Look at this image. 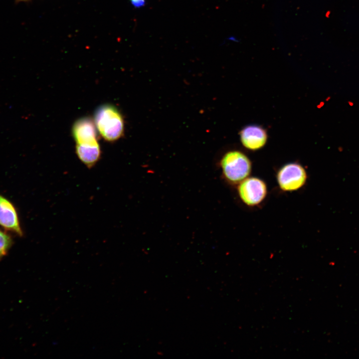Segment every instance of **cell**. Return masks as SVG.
<instances>
[{"label": "cell", "mask_w": 359, "mask_h": 359, "mask_svg": "<svg viewBox=\"0 0 359 359\" xmlns=\"http://www.w3.org/2000/svg\"><path fill=\"white\" fill-rule=\"evenodd\" d=\"M0 225L17 235H23L16 210L12 203L0 194Z\"/></svg>", "instance_id": "cell-6"}, {"label": "cell", "mask_w": 359, "mask_h": 359, "mask_svg": "<svg viewBox=\"0 0 359 359\" xmlns=\"http://www.w3.org/2000/svg\"><path fill=\"white\" fill-rule=\"evenodd\" d=\"M308 174L305 168L296 162L287 163L277 171L276 179L279 188L285 192L297 191L307 181Z\"/></svg>", "instance_id": "cell-3"}, {"label": "cell", "mask_w": 359, "mask_h": 359, "mask_svg": "<svg viewBox=\"0 0 359 359\" xmlns=\"http://www.w3.org/2000/svg\"><path fill=\"white\" fill-rule=\"evenodd\" d=\"M132 5L137 8L143 6L145 4V0H129Z\"/></svg>", "instance_id": "cell-10"}, {"label": "cell", "mask_w": 359, "mask_h": 359, "mask_svg": "<svg viewBox=\"0 0 359 359\" xmlns=\"http://www.w3.org/2000/svg\"><path fill=\"white\" fill-rule=\"evenodd\" d=\"M94 123L101 136L108 141H116L123 134V117L119 110L112 105H103L97 109Z\"/></svg>", "instance_id": "cell-1"}, {"label": "cell", "mask_w": 359, "mask_h": 359, "mask_svg": "<svg viewBox=\"0 0 359 359\" xmlns=\"http://www.w3.org/2000/svg\"><path fill=\"white\" fill-rule=\"evenodd\" d=\"M225 179L230 183L238 184L248 177L252 171V163L243 152L234 150L225 153L220 161Z\"/></svg>", "instance_id": "cell-2"}, {"label": "cell", "mask_w": 359, "mask_h": 359, "mask_svg": "<svg viewBox=\"0 0 359 359\" xmlns=\"http://www.w3.org/2000/svg\"><path fill=\"white\" fill-rule=\"evenodd\" d=\"M12 243L11 236L0 229V260L7 254Z\"/></svg>", "instance_id": "cell-9"}, {"label": "cell", "mask_w": 359, "mask_h": 359, "mask_svg": "<svg viewBox=\"0 0 359 359\" xmlns=\"http://www.w3.org/2000/svg\"><path fill=\"white\" fill-rule=\"evenodd\" d=\"M76 153L79 160L88 168H91L99 161L101 156V150L98 143L76 144Z\"/></svg>", "instance_id": "cell-8"}, {"label": "cell", "mask_w": 359, "mask_h": 359, "mask_svg": "<svg viewBox=\"0 0 359 359\" xmlns=\"http://www.w3.org/2000/svg\"><path fill=\"white\" fill-rule=\"evenodd\" d=\"M30 0H15L17 2H21V1H28Z\"/></svg>", "instance_id": "cell-11"}, {"label": "cell", "mask_w": 359, "mask_h": 359, "mask_svg": "<svg viewBox=\"0 0 359 359\" xmlns=\"http://www.w3.org/2000/svg\"><path fill=\"white\" fill-rule=\"evenodd\" d=\"M237 193L240 200L248 207H256L266 198L268 187L262 179L248 177L237 184Z\"/></svg>", "instance_id": "cell-4"}, {"label": "cell", "mask_w": 359, "mask_h": 359, "mask_svg": "<svg viewBox=\"0 0 359 359\" xmlns=\"http://www.w3.org/2000/svg\"><path fill=\"white\" fill-rule=\"evenodd\" d=\"M94 122L88 117L77 120L72 127L73 137L77 145L98 143Z\"/></svg>", "instance_id": "cell-7"}, {"label": "cell", "mask_w": 359, "mask_h": 359, "mask_svg": "<svg viewBox=\"0 0 359 359\" xmlns=\"http://www.w3.org/2000/svg\"><path fill=\"white\" fill-rule=\"evenodd\" d=\"M241 142L244 148L252 151L262 148L267 140V134L262 127L250 125L244 127L240 132Z\"/></svg>", "instance_id": "cell-5"}]
</instances>
